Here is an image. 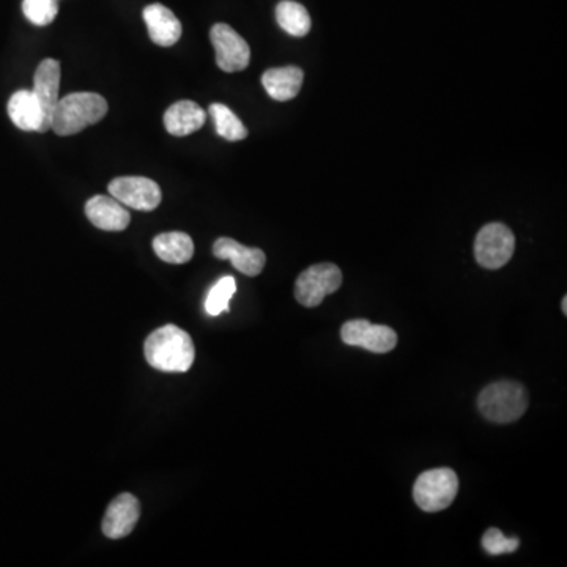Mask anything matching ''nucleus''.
Here are the masks:
<instances>
[{
  "label": "nucleus",
  "mask_w": 567,
  "mask_h": 567,
  "mask_svg": "<svg viewBox=\"0 0 567 567\" xmlns=\"http://www.w3.org/2000/svg\"><path fill=\"white\" fill-rule=\"evenodd\" d=\"M145 360L161 372H186L196 358L194 342L186 331L166 325L150 334L144 345Z\"/></svg>",
  "instance_id": "obj_1"
},
{
  "label": "nucleus",
  "mask_w": 567,
  "mask_h": 567,
  "mask_svg": "<svg viewBox=\"0 0 567 567\" xmlns=\"http://www.w3.org/2000/svg\"><path fill=\"white\" fill-rule=\"evenodd\" d=\"M304 73L298 67L271 68L262 76V84L273 100L290 101L297 97L303 86Z\"/></svg>",
  "instance_id": "obj_17"
},
{
  "label": "nucleus",
  "mask_w": 567,
  "mask_h": 567,
  "mask_svg": "<svg viewBox=\"0 0 567 567\" xmlns=\"http://www.w3.org/2000/svg\"><path fill=\"white\" fill-rule=\"evenodd\" d=\"M153 251L167 264L182 265L193 259V238L185 232H166L153 238Z\"/></svg>",
  "instance_id": "obj_18"
},
{
  "label": "nucleus",
  "mask_w": 567,
  "mask_h": 567,
  "mask_svg": "<svg viewBox=\"0 0 567 567\" xmlns=\"http://www.w3.org/2000/svg\"><path fill=\"white\" fill-rule=\"evenodd\" d=\"M60 89V62L54 59H45L38 65L34 76V89L38 103L45 115L46 128L51 130L52 112L59 103Z\"/></svg>",
  "instance_id": "obj_12"
},
{
  "label": "nucleus",
  "mask_w": 567,
  "mask_h": 567,
  "mask_svg": "<svg viewBox=\"0 0 567 567\" xmlns=\"http://www.w3.org/2000/svg\"><path fill=\"white\" fill-rule=\"evenodd\" d=\"M528 404L530 399L525 386L508 380L486 386L478 397L481 415L498 424L514 423L522 418L527 412Z\"/></svg>",
  "instance_id": "obj_3"
},
{
  "label": "nucleus",
  "mask_w": 567,
  "mask_h": 567,
  "mask_svg": "<svg viewBox=\"0 0 567 567\" xmlns=\"http://www.w3.org/2000/svg\"><path fill=\"white\" fill-rule=\"evenodd\" d=\"M213 256L216 259L230 260L232 265L243 275L259 276L267 264L265 252L259 248H248L232 238H218L213 245Z\"/></svg>",
  "instance_id": "obj_11"
},
{
  "label": "nucleus",
  "mask_w": 567,
  "mask_h": 567,
  "mask_svg": "<svg viewBox=\"0 0 567 567\" xmlns=\"http://www.w3.org/2000/svg\"><path fill=\"white\" fill-rule=\"evenodd\" d=\"M210 40L216 52V65L226 73H237L248 68L251 49L245 38L227 24H215L210 30Z\"/></svg>",
  "instance_id": "obj_8"
},
{
  "label": "nucleus",
  "mask_w": 567,
  "mask_h": 567,
  "mask_svg": "<svg viewBox=\"0 0 567 567\" xmlns=\"http://www.w3.org/2000/svg\"><path fill=\"white\" fill-rule=\"evenodd\" d=\"M514 249H516V237L504 224H487L476 235V262L487 270L503 268L514 256Z\"/></svg>",
  "instance_id": "obj_5"
},
{
  "label": "nucleus",
  "mask_w": 567,
  "mask_h": 567,
  "mask_svg": "<svg viewBox=\"0 0 567 567\" xmlns=\"http://www.w3.org/2000/svg\"><path fill=\"white\" fill-rule=\"evenodd\" d=\"M106 114L108 101L98 93H70L59 100L52 112L51 130L59 136H73L100 122Z\"/></svg>",
  "instance_id": "obj_2"
},
{
  "label": "nucleus",
  "mask_w": 567,
  "mask_h": 567,
  "mask_svg": "<svg viewBox=\"0 0 567 567\" xmlns=\"http://www.w3.org/2000/svg\"><path fill=\"white\" fill-rule=\"evenodd\" d=\"M215 122L216 133L229 142L243 141L248 138V128L243 125L234 111H230L226 104L213 103L208 109Z\"/></svg>",
  "instance_id": "obj_20"
},
{
  "label": "nucleus",
  "mask_w": 567,
  "mask_h": 567,
  "mask_svg": "<svg viewBox=\"0 0 567 567\" xmlns=\"http://www.w3.org/2000/svg\"><path fill=\"white\" fill-rule=\"evenodd\" d=\"M459 492V478L451 468L424 471L416 479L413 498L424 512H440L449 508Z\"/></svg>",
  "instance_id": "obj_4"
},
{
  "label": "nucleus",
  "mask_w": 567,
  "mask_h": 567,
  "mask_svg": "<svg viewBox=\"0 0 567 567\" xmlns=\"http://www.w3.org/2000/svg\"><path fill=\"white\" fill-rule=\"evenodd\" d=\"M10 120L19 130L46 133L45 115L32 90H18L13 93L7 104Z\"/></svg>",
  "instance_id": "obj_14"
},
{
  "label": "nucleus",
  "mask_w": 567,
  "mask_h": 567,
  "mask_svg": "<svg viewBox=\"0 0 567 567\" xmlns=\"http://www.w3.org/2000/svg\"><path fill=\"white\" fill-rule=\"evenodd\" d=\"M342 286V271L338 265L317 264L304 270L295 282V298L304 308H315L327 295Z\"/></svg>",
  "instance_id": "obj_6"
},
{
  "label": "nucleus",
  "mask_w": 567,
  "mask_h": 567,
  "mask_svg": "<svg viewBox=\"0 0 567 567\" xmlns=\"http://www.w3.org/2000/svg\"><path fill=\"white\" fill-rule=\"evenodd\" d=\"M205 119V111L199 104L189 100L177 101L164 114V126L167 133L183 138L201 130Z\"/></svg>",
  "instance_id": "obj_16"
},
{
  "label": "nucleus",
  "mask_w": 567,
  "mask_h": 567,
  "mask_svg": "<svg viewBox=\"0 0 567 567\" xmlns=\"http://www.w3.org/2000/svg\"><path fill=\"white\" fill-rule=\"evenodd\" d=\"M108 191L115 201L141 212H152L163 199L160 185L147 177L114 178Z\"/></svg>",
  "instance_id": "obj_7"
},
{
  "label": "nucleus",
  "mask_w": 567,
  "mask_h": 567,
  "mask_svg": "<svg viewBox=\"0 0 567 567\" xmlns=\"http://www.w3.org/2000/svg\"><path fill=\"white\" fill-rule=\"evenodd\" d=\"M150 40L155 45L169 48L174 46L182 37V23L172 10L161 4H152L144 8L142 12Z\"/></svg>",
  "instance_id": "obj_15"
},
{
  "label": "nucleus",
  "mask_w": 567,
  "mask_h": 567,
  "mask_svg": "<svg viewBox=\"0 0 567 567\" xmlns=\"http://www.w3.org/2000/svg\"><path fill=\"white\" fill-rule=\"evenodd\" d=\"M86 216L90 223L106 232H122L130 226L131 216L114 197L93 196L86 204Z\"/></svg>",
  "instance_id": "obj_13"
},
{
  "label": "nucleus",
  "mask_w": 567,
  "mask_h": 567,
  "mask_svg": "<svg viewBox=\"0 0 567 567\" xmlns=\"http://www.w3.org/2000/svg\"><path fill=\"white\" fill-rule=\"evenodd\" d=\"M520 541L517 538H506L498 528H490L482 536V547L489 555H504L514 553L519 549Z\"/></svg>",
  "instance_id": "obj_23"
},
{
  "label": "nucleus",
  "mask_w": 567,
  "mask_h": 567,
  "mask_svg": "<svg viewBox=\"0 0 567 567\" xmlns=\"http://www.w3.org/2000/svg\"><path fill=\"white\" fill-rule=\"evenodd\" d=\"M342 342L361 347L372 353H388L397 345V333L386 325H375L369 320H349L342 325Z\"/></svg>",
  "instance_id": "obj_9"
},
{
  "label": "nucleus",
  "mask_w": 567,
  "mask_h": 567,
  "mask_svg": "<svg viewBox=\"0 0 567 567\" xmlns=\"http://www.w3.org/2000/svg\"><path fill=\"white\" fill-rule=\"evenodd\" d=\"M561 308H563V314L567 315V297L563 298V303H561Z\"/></svg>",
  "instance_id": "obj_24"
},
{
  "label": "nucleus",
  "mask_w": 567,
  "mask_h": 567,
  "mask_svg": "<svg viewBox=\"0 0 567 567\" xmlns=\"http://www.w3.org/2000/svg\"><path fill=\"white\" fill-rule=\"evenodd\" d=\"M235 292H237L235 278L224 276L223 279H219L215 286L210 289L207 300H205L207 314L216 317V315L229 311V303Z\"/></svg>",
  "instance_id": "obj_21"
},
{
  "label": "nucleus",
  "mask_w": 567,
  "mask_h": 567,
  "mask_svg": "<svg viewBox=\"0 0 567 567\" xmlns=\"http://www.w3.org/2000/svg\"><path fill=\"white\" fill-rule=\"evenodd\" d=\"M23 13L34 26L45 27L56 19L59 5L57 0H23Z\"/></svg>",
  "instance_id": "obj_22"
},
{
  "label": "nucleus",
  "mask_w": 567,
  "mask_h": 567,
  "mask_svg": "<svg viewBox=\"0 0 567 567\" xmlns=\"http://www.w3.org/2000/svg\"><path fill=\"white\" fill-rule=\"evenodd\" d=\"M276 21L282 30L292 37H306L311 30V16L308 10L293 0H282L276 7Z\"/></svg>",
  "instance_id": "obj_19"
},
{
  "label": "nucleus",
  "mask_w": 567,
  "mask_h": 567,
  "mask_svg": "<svg viewBox=\"0 0 567 567\" xmlns=\"http://www.w3.org/2000/svg\"><path fill=\"white\" fill-rule=\"evenodd\" d=\"M141 517V504L131 493H122L109 504L106 516L101 523L104 536L109 539H122L130 536Z\"/></svg>",
  "instance_id": "obj_10"
}]
</instances>
